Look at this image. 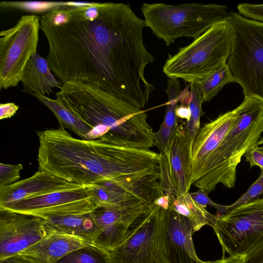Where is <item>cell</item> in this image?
Masks as SVG:
<instances>
[{
    "label": "cell",
    "mask_w": 263,
    "mask_h": 263,
    "mask_svg": "<svg viewBox=\"0 0 263 263\" xmlns=\"http://www.w3.org/2000/svg\"><path fill=\"white\" fill-rule=\"evenodd\" d=\"M154 205H157L162 209H167L169 206L168 197L166 195L162 194L160 196L155 200Z\"/></svg>",
    "instance_id": "cell-37"
},
{
    "label": "cell",
    "mask_w": 263,
    "mask_h": 263,
    "mask_svg": "<svg viewBox=\"0 0 263 263\" xmlns=\"http://www.w3.org/2000/svg\"><path fill=\"white\" fill-rule=\"evenodd\" d=\"M245 257L240 256H225L219 260L205 261V263H241Z\"/></svg>",
    "instance_id": "cell-36"
},
{
    "label": "cell",
    "mask_w": 263,
    "mask_h": 263,
    "mask_svg": "<svg viewBox=\"0 0 263 263\" xmlns=\"http://www.w3.org/2000/svg\"><path fill=\"white\" fill-rule=\"evenodd\" d=\"M263 143V137L256 144L250 148L244 155L245 160L249 162L251 167L259 166L263 171V147L259 146Z\"/></svg>",
    "instance_id": "cell-31"
},
{
    "label": "cell",
    "mask_w": 263,
    "mask_h": 263,
    "mask_svg": "<svg viewBox=\"0 0 263 263\" xmlns=\"http://www.w3.org/2000/svg\"><path fill=\"white\" fill-rule=\"evenodd\" d=\"M177 131L174 130L163 122L162 123L158 130L155 133V146L158 148L159 152L166 151L170 140Z\"/></svg>",
    "instance_id": "cell-29"
},
{
    "label": "cell",
    "mask_w": 263,
    "mask_h": 263,
    "mask_svg": "<svg viewBox=\"0 0 263 263\" xmlns=\"http://www.w3.org/2000/svg\"><path fill=\"white\" fill-rule=\"evenodd\" d=\"M68 2H7L0 3L2 8H14L34 13H44L62 6L66 5Z\"/></svg>",
    "instance_id": "cell-25"
},
{
    "label": "cell",
    "mask_w": 263,
    "mask_h": 263,
    "mask_svg": "<svg viewBox=\"0 0 263 263\" xmlns=\"http://www.w3.org/2000/svg\"><path fill=\"white\" fill-rule=\"evenodd\" d=\"M36 133L39 170L76 183L111 181L149 193L160 191L159 154L150 149L79 139L60 127Z\"/></svg>",
    "instance_id": "cell-2"
},
{
    "label": "cell",
    "mask_w": 263,
    "mask_h": 263,
    "mask_svg": "<svg viewBox=\"0 0 263 263\" xmlns=\"http://www.w3.org/2000/svg\"><path fill=\"white\" fill-rule=\"evenodd\" d=\"M168 197L170 206L178 213L190 218L194 233L205 225L212 227L216 216L210 214L204 207L194 200L189 193L174 196L170 193H164Z\"/></svg>",
    "instance_id": "cell-19"
},
{
    "label": "cell",
    "mask_w": 263,
    "mask_h": 263,
    "mask_svg": "<svg viewBox=\"0 0 263 263\" xmlns=\"http://www.w3.org/2000/svg\"><path fill=\"white\" fill-rule=\"evenodd\" d=\"M22 164L15 165L0 163V189L11 185L20 178Z\"/></svg>",
    "instance_id": "cell-27"
},
{
    "label": "cell",
    "mask_w": 263,
    "mask_h": 263,
    "mask_svg": "<svg viewBox=\"0 0 263 263\" xmlns=\"http://www.w3.org/2000/svg\"><path fill=\"white\" fill-rule=\"evenodd\" d=\"M141 10L145 26L167 46L181 37L195 39L230 15L227 6L215 4L144 3Z\"/></svg>",
    "instance_id": "cell-6"
},
{
    "label": "cell",
    "mask_w": 263,
    "mask_h": 263,
    "mask_svg": "<svg viewBox=\"0 0 263 263\" xmlns=\"http://www.w3.org/2000/svg\"><path fill=\"white\" fill-rule=\"evenodd\" d=\"M263 197V171H260L259 176L234 203L230 205H225V213L234 208L246 204Z\"/></svg>",
    "instance_id": "cell-26"
},
{
    "label": "cell",
    "mask_w": 263,
    "mask_h": 263,
    "mask_svg": "<svg viewBox=\"0 0 263 263\" xmlns=\"http://www.w3.org/2000/svg\"><path fill=\"white\" fill-rule=\"evenodd\" d=\"M237 9L243 17L263 23V4L240 3Z\"/></svg>",
    "instance_id": "cell-28"
},
{
    "label": "cell",
    "mask_w": 263,
    "mask_h": 263,
    "mask_svg": "<svg viewBox=\"0 0 263 263\" xmlns=\"http://www.w3.org/2000/svg\"><path fill=\"white\" fill-rule=\"evenodd\" d=\"M192 143L184 128L180 126L170 140L166 151L159 152L162 194L170 193L177 196L189 193L192 185Z\"/></svg>",
    "instance_id": "cell-11"
},
{
    "label": "cell",
    "mask_w": 263,
    "mask_h": 263,
    "mask_svg": "<svg viewBox=\"0 0 263 263\" xmlns=\"http://www.w3.org/2000/svg\"><path fill=\"white\" fill-rule=\"evenodd\" d=\"M89 185L69 182L39 170L28 178L0 189V209L26 198L84 189Z\"/></svg>",
    "instance_id": "cell-15"
},
{
    "label": "cell",
    "mask_w": 263,
    "mask_h": 263,
    "mask_svg": "<svg viewBox=\"0 0 263 263\" xmlns=\"http://www.w3.org/2000/svg\"><path fill=\"white\" fill-rule=\"evenodd\" d=\"M176 115L177 118L185 119L187 121L190 120L191 113L189 105L180 104L176 109Z\"/></svg>",
    "instance_id": "cell-35"
},
{
    "label": "cell",
    "mask_w": 263,
    "mask_h": 263,
    "mask_svg": "<svg viewBox=\"0 0 263 263\" xmlns=\"http://www.w3.org/2000/svg\"><path fill=\"white\" fill-rule=\"evenodd\" d=\"M232 49L227 64L244 97L263 102V23L230 13Z\"/></svg>",
    "instance_id": "cell-7"
},
{
    "label": "cell",
    "mask_w": 263,
    "mask_h": 263,
    "mask_svg": "<svg viewBox=\"0 0 263 263\" xmlns=\"http://www.w3.org/2000/svg\"><path fill=\"white\" fill-rule=\"evenodd\" d=\"M55 96L92 129L95 140L138 148L155 146V133L146 112L97 85L68 81L63 83Z\"/></svg>",
    "instance_id": "cell-3"
},
{
    "label": "cell",
    "mask_w": 263,
    "mask_h": 263,
    "mask_svg": "<svg viewBox=\"0 0 263 263\" xmlns=\"http://www.w3.org/2000/svg\"><path fill=\"white\" fill-rule=\"evenodd\" d=\"M232 82H235V80L227 63L208 77L196 83L203 102H205L211 101L224 85Z\"/></svg>",
    "instance_id": "cell-22"
},
{
    "label": "cell",
    "mask_w": 263,
    "mask_h": 263,
    "mask_svg": "<svg viewBox=\"0 0 263 263\" xmlns=\"http://www.w3.org/2000/svg\"><path fill=\"white\" fill-rule=\"evenodd\" d=\"M237 107L204 124L192 146V184L209 193L221 183L234 187L236 168L253 145L250 134L234 125Z\"/></svg>",
    "instance_id": "cell-4"
},
{
    "label": "cell",
    "mask_w": 263,
    "mask_h": 263,
    "mask_svg": "<svg viewBox=\"0 0 263 263\" xmlns=\"http://www.w3.org/2000/svg\"><path fill=\"white\" fill-rule=\"evenodd\" d=\"M190 87L191 100L189 106L191 116L190 120L186 122L184 130L193 141L195 135L200 127V118L204 115L202 110L203 101L197 84L196 83L190 84Z\"/></svg>",
    "instance_id": "cell-24"
},
{
    "label": "cell",
    "mask_w": 263,
    "mask_h": 263,
    "mask_svg": "<svg viewBox=\"0 0 263 263\" xmlns=\"http://www.w3.org/2000/svg\"><path fill=\"white\" fill-rule=\"evenodd\" d=\"M190 195L198 204L206 207L208 205L216 208L217 210V216L224 214L225 205L219 204L213 202L208 196L209 193L203 190L199 189L196 192L190 193Z\"/></svg>",
    "instance_id": "cell-30"
},
{
    "label": "cell",
    "mask_w": 263,
    "mask_h": 263,
    "mask_svg": "<svg viewBox=\"0 0 263 263\" xmlns=\"http://www.w3.org/2000/svg\"><path fill=\"white\" fill-rule=\"evenodd\" d=\"M241 263H263V247L245 257Z\"/></svg>",
    "instance_id": "cell-34"
},
{
    "label": "cell",
    "mask_w": 263,
    "mask_h": 263,
    "mask_svg": "<svg viewBox=\"0 0 263 263\" xmlns=\"http://www.w3.org/2000/svg\"><path fill=\"white\" fill-rule=\"evenodd\" d=\"M18 106L13 103H1L0 105V119L11 118L18 109Z\"/></svg>",
    "instance_id": "cell-32"
},
{
    "label": "cell",
    "mask_w": 263,
    "mask_h": 263,
    "mask_svg": "<svg viewBox=\"0 0 263 263\" xmlns=\"http://www.w3.org/2000/svg\"><path fill=\"white\" fill-rule=\"evenodd\" d=\"M97 206L87 187L28 198L0 209L46 218L90 213Z\"/></svg>",
    "instance_id": "cell-12"
},
{
    "label": "cell",
    "mask_w": 263,
    "mask_h": 263,
    "mask_svg": "<svg viewBox=\"0 0 263 263\" xmlns=\"http://www.w3.org/2000/svg\"><path fill=\"white\" fill-rule=\"evenodd\" d=\"M44 219L49 228L81 237L91 245L99 230L91 213Z\"/></svg>",
    "instance_id": "cell-18"
},
{
    "label": "cell",
    "mask_w": 263,
    "mask_h": 263,
    "mask_svg": "<svg viewBox=\"0 0 263 263\" xmlns=\"http://www.w3.org/2000/svg\"><path fill=\"white\" fill-rule=\"evenodd\" d=\"M88 244L90 243L81 237L49 228L42 240L18 254L43 263H55L69 253Z\"/></svg>",
    "instance_id": "cell-16"
},
{
    "label": "cell",
    "mask_w": 263,
    "mask_h": 263,
    "mask_svg": "<svg viewBox=\"0 0 263 263\" xmlns=\"http://www.w3.org/2000/svg\"><path fill=\"white\" fill-rule=\"evenodd\" d=\"M55 263H109V252L88 244L69 253Z\"/></svg>",
    "instance_id": "cell-23"
},
{
    "label": "cell",
    "mask_w": 263,
    "mask_h": 263,
    "mask_svg": "<svg viewBox=\"0 0 263 263\" xmlns=\"http://www.w3.org/2000/svg\"><path fill=\"white\" fill-rule=\"evenodd\" d=\"M109 263H168L163 243L160 207L154 205L130 227L125 239L109 252Z\"/></svg>",
    "instance_id": "cell-10"
},
{
    "label": "cell",
    "mask_w": 263,
    "mask_h": 263,
    "mask_svg": "<svg viewBox=\"0 0 263 263\" xmlns=\"http://www.w3.org/2000/svg\"><path fill=\"white\" fill-rule=\"evenodd\" d=\"M40 17L23 15L0 32V89L17 86L30 58L36 53Z\"/></svg>",
    "instance_id": "cell-9"
},
{
    "label": "cell",
    "mask_w": 263,
    "mask_h": 263,
    "mask_svg": "<svg viewBox=\"0 0 263 263\" xmlns=\"http://www.w3.org/2000/svg\"><path fill=\"white\" fill-rule=\"evenodd\" d=\"M0 263H43L26 255L17 254L0 260Z\"/></svg>",
    "instance_id": "cell-33"
},
{
    "label": "cell",
    "mask_w": 263,
    "mask_h": 263,
    "mask_svg": "<svg viewBox=\"0 0 263 263\" xmlns=\"http://www.w3.org/2000/svg\"><path fill=\"white\" fill-rule=\"evenodd\" d=\"M162 239L168 263H205L196 253L192 238L193 228L189 218L169 205L160 208Z\"/></svg>",
    "instance_id": "cell-14"
},
{
    "label": "cell",
    "mask_w": 263,
    "mask_h": 263,
    "mask_svg": "<svg viewBox=\"0 0 263 263\" xmlns=\"http://www.w3.org/2000/svg\"><path fill=\"white\" fill-rule=\"evenodd\" d=\"M32 96L53 113L58 120L60 128L70 130L82 140H95L92 129L66 109L57 99H52L40 94Z\"/></svg>",
    "instance_id": "cell-20"
},
{
    "label": "cell",
    "mask_w": 263,
    "mask_h": 263,
    "mask_svg": "<svg viewBox=\"0 0 263 263\" xmlns=\"http://www.w3.org/2000/svg\"><path fill=\"white\" fill-rule=\"evenodd\" d=\"M47 59L37 53L29 59L25 69L21 82L23 91L30 95L49 96L53 89L60 88L63 83L58 81L51 72Z\"/></svg>",
    "instance_id": "cell-17"
},
{
    "label": "cell",
    "mask_w": 263,
    "mask_h": 263,
    "mask_svg": "<svg viewBox=\"0 0 263 263\" xmlns=\"http://www.w3.org/2000/svg\"><path fill=\"white\" fill-rule=\"evenodd\" d=\"M96 224L99 230L92 245L110 252L125 239L132 224L107 222Z\"/></svg>",
    "instance_id": "cell-21"
},
{
    "label": "cell",
    "mask_w": 263,
    "mask_h": 263,
    "mask_svg": "<svg viewBox=\"0 0 263 263\" xmlns=\"http://www.w3.org/2000/svg\"><path fill=\"white\" fill-rule=\"evenodd\" d=\"M49 231L43 218L0 209V260L35 245Z\"/></svg>",
    "instance_id": "cell-13"
},
{
    "label": "cell",
    "mask_w": 263,
    "mask_h": 263,
    "mask_svg": "<svg viewBox=\"0 0 263 263\" xmlns=\"http://www.w3.org/2000/svg\"><path fill=\"white\" fill-rule=\"evenodd\" d=\"M145 26L129 5L113 2H69L40 17L47 60L62 83L93 84L134 105L152 87L144 76L155 60L143 43Z\"/></svg>",
    "instance_id": "cell-1"
},
{
    "label": "cell",
    "mask_w": 263,
    "mask_h": 263,
    "mask_svg": "<svg viewBox=\"0 0 263 263\" xmlns=\"http://www.w3.org/2000/svg\"><path fill=\"white\" fill-rule=\"evenodd\" d=\"M216 216L212 227L222 257L247 256L263 247V197Z\"/></svg>",
    "instance_id": "cell-8"
},
{
    "label": "cell",
    "mask_w": 263,
    "mask_h": 263,
    "mask_svg": "<svg viewBox=\"0 0 263 263\" xmlns=\"http://www.w3.org/2000/svg\"><path fill=\"white\" fill-rule=\"evenodd\" d=\"M232 49V34L227 21L218 23L189 45L168 54L162 68L168 78L198 83L227 63Z\"/></svg>",
    "instance_id": "cell-5"
}]
</instances>
